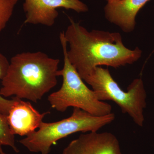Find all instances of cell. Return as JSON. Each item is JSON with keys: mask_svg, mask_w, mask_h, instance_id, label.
I'll use <instances>...</instances> for the list:
<instances>
[{"mask_svg": "<svg viewBox=\"0 0 154 154\" xmlns=\"http://www.w3.org/2000/svg\"><path fill=\"white\" fill-rule=\"evenodd\" d=\"M69 19L70 24L64 32L69 47L66 54L83 80L97 67L106 66L117 69L132 64L141 57L142 51L138 47L131 50L125 46L120 33L89 31Z\"/></svg>", "mask_w": 154, "mask_h": 154, "instance_id": "6da1fadb", "label": "cell"}, {"mask_svg": "<svg viewBox=\"0 0 154 154\" xmlns=\"http://www.w3.org/2000/svg\"><path fill=\"white\" fill-rule=\"evenodd\" d=\"M60 62L40 51L17 54L1 81L0 95L37 103L57 85Z\"/></svg>", "mask_w": 154, "mask_h": 154, "instance_id": "7a4b0ae2", "label": "cell"}, {"mask_svg": "<svg viewBox=\"0 0 154 154\" xmlns=\"http://www.w3.org/2000/svg\"><path fill=\"white\" fill-rule=\"evenodd\" d=\"M59 37L64 64L58 75L63 77V83L58 91L48 97L51 107L61 112L66 111L69 107H76L95 116H104L112 113L111 105L98 99L94 91L87 87L70 63L66 54L67 43L64 32H61Z\"/></svg>", "mask_w": 154, "mask_h": 154, "instance_id": "3957f363", "label": "cell"}, {"mask_svg": "<svg viewBox=\"0 0 154 154\" xmlns=\"http://www.w3.org/2000/svg\"><path fill=\"white\" fill-rule=\"evenodd\" d=\"M115 118L113 113L95 116L75 107L69 117L55 122H42L38 130L19 142L32 152L49 154L51 146L58 140L77 132H97Z\"/></svg>", "mask_w": 154, "mask_h": 154, "instance_id": "277c9868", "label": "cell"}, {"mask_svg": "<svg viewBox=\"0 0 154 154\" xmlns=\"http://www.w3.org/2000/svg\"><path fill=\"white\" fill-rule=\"evenodd\" d=\"M83 80L92 87L99 100L115 102L122 113L128 114L136 124L143 126L147 95L141 78L134 80L126 92L113 79L109 70L101 66L96 67Z\"/></svg>", "mask_w": 154, "mask_h": 154, "instance_id": "5b68a950", "label": "cell"}, {"mask_svg": "<svg viewBox=\"0 0 154 154\" xmlns=\"http://www.w3.org/2000/svg\"><path fill=\"white\" fill-rule=\"evenodd\" d=\"M63 8L78 13L88 11L87 5L80 0H25L23 8L24 23L51 27L58 16L57 9Z\"/></svg>", "mask_w": 154, "mask_h": 154, "instance_id": "8992f818", "label": "cell"}, {"mask_svg": "<svg viewBox=\"0 0 154 154\" xmlns=\"http://www.w3.org/2000/svg\"><path fill=\"white\" fill-rule=\"evenodd\" d=\"M62 154H122L117 137L110 132L80 135L65 148Z\"/></svg>", "mask_w": 154, "mask_h": 154, "instance_id": "52a82bcc", "label": "cell"}, {"mask_svg": "<svg viewBox=\"0 0 154 154\" xmlns=\"http://www.w3.org/2000/svg\"><path fill=\"white\" fill-rule=\"evenodd\" d=\"M15 98L7 115L9 126L13 134L26 137L38 129L43 118L50 112L39 113L30 102Z\"/></svg>", "mask_w": 154, "mask_h": 154, "instance_id": "ba28073f", "label": "cell"}, {"mask_svg": "<svg viewBox=\"0 0 154 154\" xmlns=\"http://www.w3.org/2000/svg\"><path fill=\"white\" fill-rule=\"evenodd\" d=\"M150 0H109L105 6V17L125 33L134 30L139 11Z\"/></svg>", "mask_w": 154, "mask_h": 154, "instance_id": "9c48e42d", "label": "cell"}, {"mask_svg": "<svg viewBox=\"0 0 154 154\" xmlns=\"http://www.w3.org/2000/svg\"><path fill=\"white\" fill-rule=\"evenodd\" d=\"M4 146L11 147L15 152H19L15 143V135L9 126L7 116L0 112V154H7L3 150Z\"/></svg>", "mask_w": 154, "mask_h": 154, "instance_id": "30bf717a", "label": "cell"}, {"mask_svg": "<svg viewBox=\"0 0 154 154\" xmlns=\"http://www.w3.org/2000/svg\"><path fill=\"white\" fill-rule=\"evenodd\" d=\"M10 62L4 54L0 52V81L5 77L9 66ZM16 100L15 97L12 99H8L0 95V112L8 115L9 110Z\"/></svg>", "mask_w": 154, "mask_h": 154, "instance_id": "8fae6325", "label": "cell"}, {"mask_svg": "<svg viewBox=\"0 0 154 154\" xmlns=\"http://www.w3.org/2000/svg\"><path fill=\"white\" fill-rule=\"evenodd\" d=\"M18 0H0V33L6 28Z\"/></svg>", "mask_w": 154, "mask_h": 154, "instance_id": "7c38bea8", "label": "cell"}, {"mask_svg": "<svg viewBox=\"0 0 154 154\" xmlns=\"http://www.w3.org/2000/svg\"><path fill=\"white\" fill-rule=\"evenodd\" d=\"M106 1H107H107H109V0H106Z\"/></svg>", "mask_w": 154, "mask_h": 154, "instance_id": "4fadbf2b", "label": "cell"}]
</instances>
